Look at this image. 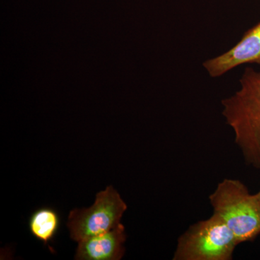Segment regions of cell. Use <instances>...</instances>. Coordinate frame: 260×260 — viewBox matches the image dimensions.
Instances as JSON below:
<instances>
[{
    "label": "cell",
    "mask_w": 260,
    "mask_h": 260,
    "mask_svg": "<svg viewBox=\"0 0 260 260\" xmlns=\"http://www.w3.org/2000/svg\"><path fill=\"white\" fill-rule=\"evenodd\" d=\"M242 89L222 102L223 116L248 164L260 169V72L246 69Z\"/></svg>",
    "instance_id": "obj_1"
},
{
    "label": "cell",
    "mask_w": 260,
    "mask_h": 260,
    "mask_svg": "<svg viewBox=\"0 0 260 260\" xmlns=\"http://www.w3.org/2000/svg\"><path fill=\"white\" fill-rule=\"evenodd\" d=\"M214 214L234 233L239 244L252 242L260 234V201L237 179H225L210 195Z\"/></svg>",
    "instance_id": "obj_2"
},
{
    "label": "cell",
    "mask_w": 260,
    "mask_h": 260,
    "mask_svg": "<svg viewBox=\"0 0 260 260\" xmlns=\"http://www.w3.org/2000/svg\"><path fill=\"white\" fill-rule=\"evenodd\" d=\"M225 222L213 213L191 225L178 239L174 260H231L239 245Z\"/></svg>",
    "instance_id": "obj_3"
},
{
    "label": "cell",
    "mask_w": 260,
    "mask_h": 260,
    "mask_svg": "<svg viewBox=\"0 0 260 260\" xmlns=\"http://www.w3.org/2000/svg\"><path fill=\"white\" fill-rule=\"evenodd\" d=\"M127 205L112 186L99 191L93 205L88 208L75 209L70 213L67 225L70 238L80 242L109 232L120 224Z\"/></svg>",
    "instance_id": "obj_4"
},
{
    "label": "cell",
    "mask_w": 260,
    "mask_h": 260,
    "mask_svg": "<svg viewBox=\"0 0 260 260\" xmlns=\"http://www.w3.org/2000/svg\"><path fill=\"white\" fill-rule=\"evenodd\" d=\"M260 63V23L244 34L242 40L225 54L205 61L212 77H219L244 63Z\"/></svg>",
    "instance_id": "obj_5"
},
{
    "label": "cell",
    "mask_w": 260,
    "mask_h": 260,
    "mask_svg": "<svg viewBox=\"0 0 260 260\" xmlns=\"http://www.w3.org/2000/svg\"><path fill=\"white\" fill-rule=\"evenodd\" d=\"M125 228L120 223L109 232L78 242L75 259L119 260L125 253Z\"/></svg>",
    "instance_id": "obj_6"
},
{
    "label": "cell",
    "mask_w": 260,
    "mask_h": 260,
    "mask_svg": "<svg viewBox=\"0 0 260 260\" xmlns=\"http://www.w3.org/2000/svg\"><path fill=\"white\" fill-rule=\"evenodd\" d=\"M59 225V214L56 210L47 207L36 210L29 218V230L32 235L46 246L55 237Z\"/></svg>",
    "instance_id": "obj_7"
},
{
    "label": "cell",
    "mask_w": 260,
    "mask_h": 260,
    "mask_svg": "<svg viewBox=\"0 0 260 260\" xmlns=\"http://www.w3.org/2000/svg\"><path fill=\"white\" fill-rule=\"evenodd\" d=\"M256 194H257L258 198H259L260 201V191H259V192L256 193Z\"/></svg>",
    "instance_id": "obj_8"
}]
</instances>
